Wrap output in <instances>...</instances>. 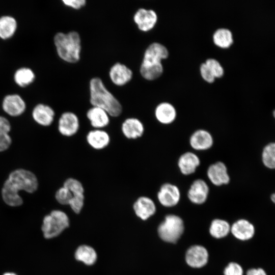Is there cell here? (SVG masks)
<instances>
[{
    "label": "cell",
    "instance_id": "cell-1",
    "mask_svg": "<svg viewBox=\"0 0 275 275\" xmlns=\"http://www.w3.org/2000/svg\"><path fill=\"white\" fill-rule=\"evenodd\" d=\"M38 187L37 178L33 172L23 169H18L11 172L5 181L2 189V198L4 202L10 206H19L23 203L19 191L24 190L33 193Z\"/></svg>",
    "mask_w": 275,
    "mask_h": 275
},
{
    "label": "cell",
    "instance_id": "cell-2",
    "mask_svg": "<svg viewBox=\"0 0 275 275\" xmlns=\"http://www.w3.org/2000/svg\"><path fill=\"white\" fill-rule=\"evenodd\" d=\"M90 102L92 106L105 110L110 117H119L122 112V106L119 101L105 86L99 77L92 78L89 84Z\"/></svg>",
    "mask_w": 275,
    "mask_h": 275
},
{
    "label": "cell",
    "instance_id": "cell-3",
    "mask_svg": "<svg viewBox=\"0 0 275 275\" xmlns=\"http://www.w3.org/2000/svg\"><path fill=\"white\" fill-rule=\"evenodd\" d=\"M169 51L163 44L158 42L150 44L146 49L140 66V73L146 80L157 79L163 73L161 60L168 58Z\"/></svg>",
    "mask_w": 275,
    "mask_h": 275
},
{
    "label": "cell",
    "instance_id": "cell-4",
    "mask_svg": "<svg viewBox=\"0 0 275 275\" xmlns=\"http://www.w3.org/2000/svg\"><path fill=\"white\" fill-rule=\"evenodd\" d=\"M53 42L57 53L62 60L69 63L79 61L81 46L80 37L77 32H58L54 36Z\"/></svg>",
    "mask_w": 275,
    "mask_h": 275
},
{
    "label": "cell",
    "instance_id": "cell-5",
    "mask_svg": "<svg viewBox=\"0 0 275 275\" xmlns=\"http://www.w3.org/2000/svg\"><path fill=\"white\" fill-rule=\"evenodd\" d=\"M69 225L66 213L60 210H53L44 216L41 229L45 238L51 239L59 235Z\"/></svg>",
    "mask_w": 275,
    "mask_h": 275
},
{
    "label": "cell",
    "instance_id": "cell-6",
    "mask_svg": "<svg viewBox=\"0 0 275 275\" xmlns=\"http://www.w3.org/2000/svg\"><path fill=\"white\" fill-rule=\"evenodd\" d=\"M184 230L182 219L178 216L169 214L158 228L159 237L163 241L175 243L181 236Z\"/></svg>",
    "mask_w": 275,
    "mask_h": 275
},
{
    "label": "cell",
    "instance_id": "cell-7",
    "mask_svg": "<svg viewBox=\"0 0 275 275\" xmlns=\"http://www.w3.org/2000/svg\"><path fill=\"white\" fill-rule=\"evenodd\" d=\"M63 186L69 189L72 195L69 205L75 213H79L85 201V188L82 183L79 180L70 177L64 181Z\"/></svg>",
    "mask_w": 275,
    "mask_h": 275
},
{
    "label": "cell",
    "instance_id": "cell-8",
    "mask_svg": "<svg viewBox=\"0 0 275 275\" xmlns=\"http://www.w3.org/2000/svg\"><path fill=\"white\" fill-rule=\"evenodd\" d=\"M157 198L163 206L172 207L179 203L181 198L180 190L175 184L169 182L164 183L159 187Z\"/></svg>",
    "mask_w": 275,
    "mask_h": 275
},
{
    "label": "cell",
    "instance_id": "cell-9",
    "mask_svg": "<svg viewBox=\"0 0 275 275\" xmlns=\"http://www.w3.org/2000/svg\"><path fill=\"white\" fill-rule=\"evenodd\" d=\"M80 127L78 116L71 112L63 113L58 121V130L63 136L71 137L76 134Z\"/></svg>",
    "mask_w": 275,
    "mask_h": 275
},
{
    "label": "cell",
    "instance_id": "cell-10",
    "mask_svg": "<svg viewBox=\"0 0 275 275\" xmlns=\"http://www.w3.org/2000/svg\"><path fill=\"white\" fill-rule=\"evenodd\" d=\"M207 176L211 183L216 186L227 185L230 181L227 167L223 162L220 161L208 167Z\"/></svg>",
    "mask_w": 275,
    "mask_h": 275
},
{
    "label": "cell",
    "instance_id": "cell-11",
    "mask_svg": "<svg viewBox=\"0 0 275 275\" xmlns=\"http://www.w3.org/2000/svg\"><path fill=\"white\" fill-rule=\"evenodd\" d=\"M133 21L138 29L144 32L151 30L157 21V15L152 9H139L133 15Z\"/></svg>",
    "mask_w": 275,
    "mask_h": 275
},
{
    "label": "cell",
    "instance_id": "cell-12",
    "mask_svg": "<svg viewBox=\"0 0 275 275\" xmlns=\"http://www.w3.org/2000/svg\"><path fill=\"white\" fill-rule=\"evenodd\" d=\"M209 193L207 183L202 179L195 180L187 191V197L194 204H202L207 200Z\"/></svg>",
    "mask_w": 275,
    "mask_h": 275
},
{
    "label": "cell",
    "instance_id": "cell-13",
    "mask_svg": "<svg viewBox=\"0 0 275 275\" xmlns=\"http://www.w3.org/2000/svg\"><path fill=\"white\" fill-rule=\"evenodd\" d=\"M4 111L12 117L22 115L26 109V104L23 99L18 94H11L5 96L2 102Z\"/></svg>",
    "mask_w": 275,
    "mask_h": 275
},
{
    "label": "cell",
    "instance_id": "cell-14",
    "mask_svg": "<svg viewBox=\"0 0 275 275\" xmlns=\"http://www.w3.org/2000/svg\"><path fill=\"white\" fill-rule=\"evenodd\" d=\"M189 142L190 146L194 150L200 151L210 149L214 143L212 134L203 129L194 131L190 135Z\"/></svg>",
    "mask_w": 275,
    "mask_h": 275
},
{
    "label": "cell",
    "instance_id": "cell-15",
    "mask_svg": "<svg viewBox=\"0 0 275 275\" xmlns=\"http://www.w3.org/2000/svg\"><path fill=\"white\" fill-rule=\"evenodd\" d=\"M121 130L123 135L129 140H136L144 134L145 126L138 118L130 117L122 123Z\"/></svg>",
    "mask_w": 275,
    "mask_h": 275
},
{
    "label": "cell",
    "instance_id": "cell-16",
    "mask_svg": "<svg viewBox=\"0 0 275 275\" xmlns=\"http://www.w3.org/2000/svg\"><path fill=\"white\" fill-rule=\"evenodd\" d=\"M88 144L93 149L101 150L106 148L111 142L109 133L103 129H93L86 136Z\"/></svg>",
    "mask_w": 275,
    "mask_h": 275
},
{
    "label": "cell",
    "instance_id": "cell-17",
    "mask_svg": "<svg viewBox=\"0 0 275 275\" xmlns=\"http://www.w3.org/2000/svg\"><path fill=\"white\" fill-rule=\"evenodd\" d=\"M109 76L114 84L118 86H122L131 80L133 73L125 65L116 63L110 68Z\"/></svg>",
    "mask_w": 275,
    "mask_h": 275
},
{
    "label": "cell",
    "instance_id": "cell-18",
    "mask_svg": "<svg viewBox=\"0 0 275 275\" xmlns=\"http://www.w3.org/2000/svg\"><path fill=\"white\" fill-rule=\"evenodd\" d=\"M200 163V158L196 153L187 151L180 156L177 165L181 173L187 176L194 174Z\"/></svg>",
    "mask_w": 275,
    "mask_h": 275
},
{
    "label": "cell",
    "instance_id": "cell-19",
    "mask_svg": "<svg viewBox=\"0 0 275 275\" xmlns=\"http://www.w3.org/2000/svg\"><path fill=\"white\" fill-rule=\"evenodd\" d=\"M208 259L207 250L201 245H194L189 248L186 253L187 264L194 268H200L206 264Z\"/></svg>",
    "mask_w": 275,
    "mask_h": 275
},
{
    "label": "cell",
    "instance_id": "cell-20",
    "mask_svg": "<svg viewBox=\"0 0 275 275\" xmlns=\"http://www.w3.org/2000/svg\"><path fill=\"white\" fill-rule=\"evenodd\" d=\"M134 211L139 217L146 220L156 212L154 201L149 197L143 196L139 197L133 203Z\"/></svg>",
    "mask_w": 275,
    "mask_h": 275
},
{
    "label": "cell",
    "instance_id": "cell-21",
    "mask_svg": "<svg viewBox=\"0 0 275 275\" xmlns=\"http://www.w3.org/2000/svg\"><path fill=\"white\" fill-rule=\"evenodd\" d=\"M86 116L94 129H103L110 122V116L108 114L105 110L97 106L90 108L87 112Z\"/></svg>",
    "mask_w": 275,
    "mask_h": 275
},
{
    "label": "cell",
    "instance_id": "cell-22",
    "mask_svg": "<svg viewBox=\"0 0 275 275\" xmlns=\"http://www.w3.org/2000/svg\"><path fill=\"white\" fill-rule=\"evenodd\" d=\"M154 115L158 122L163 125H169L174 122L177 117L175 107L168 102H162L155 107Z\"/></svg>",
    "mask_w": 275,
    "mask_h": 275
},
{
    "label": "cell",
    "instance_id": "cell-23",
    "mask_svg": "<svg viewBox=\"0 0 275 275\" xmlns=\"http://www.w3.org/2000/svg\"><path fill=\"white\" fill-rule=\"evenodd\" d=\"M53 109L49 105L43 103L37 104L32 111V117L34 121L43 126L50 125L54 117Z\"/></svg>",
    "mask_w": 275,
    "mask_h": 275
},
{
    "label": "cell",
    "instance_id": "cell-24",
    "mask_svg": "<svg viewBox=\"0 0 275 275\" xmlns=\"http://www.w3.org/2000/svg\"><path fill=\"white\" fill-rule=\"evenodd\" d=\"M230 230L236 238L241 240L251 239L255 233L254 226L245 219L237 221L233 224Z\"/></svg>",
    "mask_w": 275,
    "mask_h": 275
},
{
    "label": "cell",
    "instance_id": "cell-25",
    "mask_svg": "<svg viewBox=\"0 0 275 275\" xmlns=\"http://www.w3.org/2000/svg\"><path fill=\"white\" fill-rule=\"evenodd\" d=\"M17 28V22L15 18L10 15H4L0 17V38L7 40L15 34Z\"/></svg>",
    "mask_w": 275,
    "mask_h": 275
},
{
    "label": "cell",
    "instance_id": "cell-26",
    "mask_svg": "<svg viewBox=\"0 0 275 275\" xmlns=\"http://www.w3.org/2000/svg\"><path fill=\"white\" fill-rule=\"evenodd\" d=\"M35 74L34 71L28 67L18 68L14 73V80L19 87H25L34 82Z\"/></svg>",
    "mask_w": 275,
    "mask_h": 275
},
{
    "label": "cell",
    "instance_id": "cell-27",
    "mask_svg": "<svg viewBox=\"0 0 275 275\" xmlns=\"http://www.w3.org/2000/svg\"><path fill=\"white\" fill-rule=\"evenodd\" d=\"M75 259L88 265H93L97 259V254L93 248L87 245L79 246L75 253Z\"/></svg>",
    "mask_w": 275,
    "mask_h": 275
},
{
    "label": "cell",
    "instance_id": "cell-28",
    "mask_svg": "<svg viewBox=\"0 0 275 275\" xmlns=\"http://www.w3.org/2000/svg\"><path fill=\"white\" fill-rule=\"evenodd\" d=\"M214 43L222 48L229 47L233 43V35L230 30L227 28H219L213 35Z\"/></svg>",
    "mask_w": 275,
    "mask_h": 275
},
{
    "label": "cell",
    "instance_id": "cell-29",
    "mask_svg": "<svg viewBox=\"0 0 275 275\" xmlns=\"http://www.w3.org/2000/svg\"><path fill=\"white\" fill-rule=\"evenodd\" d=\"M230 231V226L226 221L216 219L213 220L210 227V233L214 237L221 238L225 237Z\"/></svg>",
    "mask_w": 275,
    "mask_h": 275
},
{
    "label": "cell",
    "instance_id": "cell-30",
    "mask_svg": "<svg viewBox=\"0 0 275 275\" xmlns=\"http://www.w3.org/2000/svg\"><path fill=\"white\" fill-rule=\"evenodd\" d=\"M261 159L263 165L268 169L275 168V143L270 142L266 145L262 151Z\"/></svg>",
    "mask_w": 275,
    "mask_h": 275
},
{
    "label": "cell",
    "instance_id": "cell-31",
    "mask_svg": "<svg viewBox=\"0 0 275 275\" xmlns=\"http://www.w3.org/2000/svg\"><path fill=\"white\" fill-rule=\"evenodd\" d=\"M72 197V195L70 190L63 186L59 188L55 194V198L57 202L64 205H69Z\"/></svg>",
    "mask_w": 275,
    "mask_h": 275
},
{
    "label": "cell",
    "instance_id": "cell-32",
    "mask_svg": "<svg viewBox=\"0 0 275 275\" xmlns=\"http://www.w3.org/2000/svg\"><path fill=\"white\" fill-rule=\"evenodd\" d=\"M212 71L215 77H221L224 74V69L220 63L216 59L209 58L205 62Z\"/></svg>",
    "mask_w": 275,
    "mask_h": 275
},
{
    "label": "cell",
    "instance_id": "cell-33",
    "mask_svg": "<svg viewBox=\"0 0 275 275\" xmlns=\"http://www.w3.org/2000/svg\"><path fill=\"white\" fill-rule=\"evenodd\" d=\"M224 275H243V269L239 264L231 262L225 269Z\"/></svg>",
    "mask_w": 275,
    "mask_h": 275
},
{
    "label": "cell",
    "instance_id": "cell-34",
    "mask_svg": "<svg viewBox=\"0 0 275 275\" xmlns=\"http://www.w3.org/2000/svg\"><path fill=\"white\" fill-rule=\"evenodd\" d=\"M200 71L202 77L206 81L212 82L214 80L215 76L205 63H203L201 64Z\"/></svg>",
    "mask_w": 275,
    "mask_h": 275
},
{
    "label": "cell",
    "instance_id": "cell-35",
    "mask_svg": "<svg viewBox=\"0 0 275 275\" xmlns=\"http://www.w3.org/2000/svg\"><path fill=\"white\" fill-rule=\"evenodd\" d=\"M62 2L65 6L75 10H79L86 5L85 0H62Z\"/></svg>",
    "mask_w": 275,
    "mask_h": 275
},
{
    "label": "cell",
    "instance_id": "cell-36",
    "mask_svg": "<svg viewBox=\"0 0 275 275\" xmlns=\"http://www.w3.org/2000/svg\"><path fill=\"white\" fill-rule=\"evenodd\" d=\"M11 127L9 120L3 116H0V132L9 133Z\"/></svg>",
    "mask_w": 275,
    "mask_h": 275
},
{
    "label": "cell",
    "instance_id": "cell-37",
    "mask_svg": "<svg viewBox=\"0 0 275 275\" xmlns=\"http://www.w3.org/2000/svg\"><path fill=\"white\" fill-rule=\"evenodd\" d=\"M247 275H266V274L262 268H253L248 271Z\"/></svg>",
    "mask_w": 275,
    "mask_h": 275
},
{
    "label": "cell",
    "instance_id": "cell-38",
    "mask_svg": "<svg viewBox=\"0 0 275 275\" xmlns=\"http://www.w3.org/2000/svg\"><path fill=\"white\" fill-rule=\"evenodd\" d=\"M270 199H271V201L273 203H274V202H275V194L274 193H273L272 195H271Z\"/></svg>",
    "mask_w": 275,
    "mask_h": 275
},
{
    "label": "cell",
    "instance_id": "cell-39",
    "mask_svg": "<svg viewBox=\"0 0 275 275\" xmlns=\"http://www.w3.org/2000/svg\"><path fill=\"white\" fill-rule=\"evenodd\" d=\"M3 275H17V274H16V273L14 272H9L5 273L4 274H3Z\"/></svg>",
    "mask_w": 275,
    "mask_h": 275
}]
</instances>
